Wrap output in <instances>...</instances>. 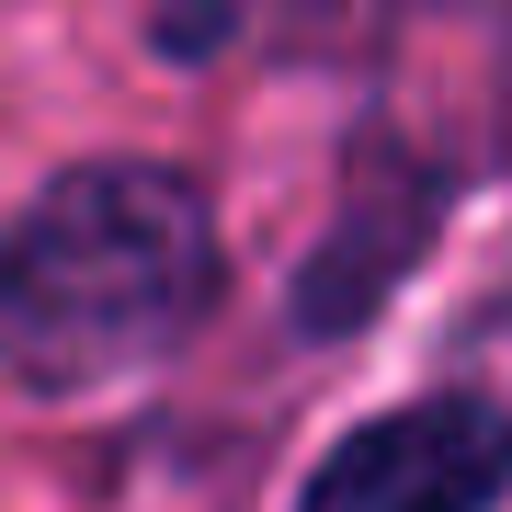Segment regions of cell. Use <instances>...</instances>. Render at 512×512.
Wrapping results in <instances>:
<instances>
[{
  "label": "cell",
  "mask_w": 512,
  "mask_h": 512,
  "mask_svg": "<svg viewBox=\"0 0 512 512\" xmlns=\"http://www.w3.org/2000/svg\"><path fill=\"white\" fill-rule=\"evenodd\" d=\"M512 490V410L490 399H410L330 444L296 512H490Z\"/></svg>",
  "instance_id": "obj_2"
},
{
  "label": "cell",
  "mask_w": 512,
  "mask_h": 512,
  "mask_svg": "<svg viewBox=\"0 0 512 512\" xmlns=\"http://www.w3.org/2000/svg\"><path fill=\"white\" fill-rule=\"evenodd\" d=\"M217 296V217L160 160H92L0 228V376L114 387L160 365Z\"/></svg>",
  "instance_id": "obj_1"
},
{
  "label": "cell",
  "mask_w": 512,
  "mask_h": 512,
  "mask_svg": "<svg viewBox=\"0 0 512 512\" xmlns=\"http://www.w3.org/2000/svg\"><path fill=\"white\" fill-rule=\"evenodd\" d=\"M444 12V0H171V46L217 57V46H262V57H365L399 23Z\"/></svg>",
  "instance_id": "obj_3"
}]
</instances>
